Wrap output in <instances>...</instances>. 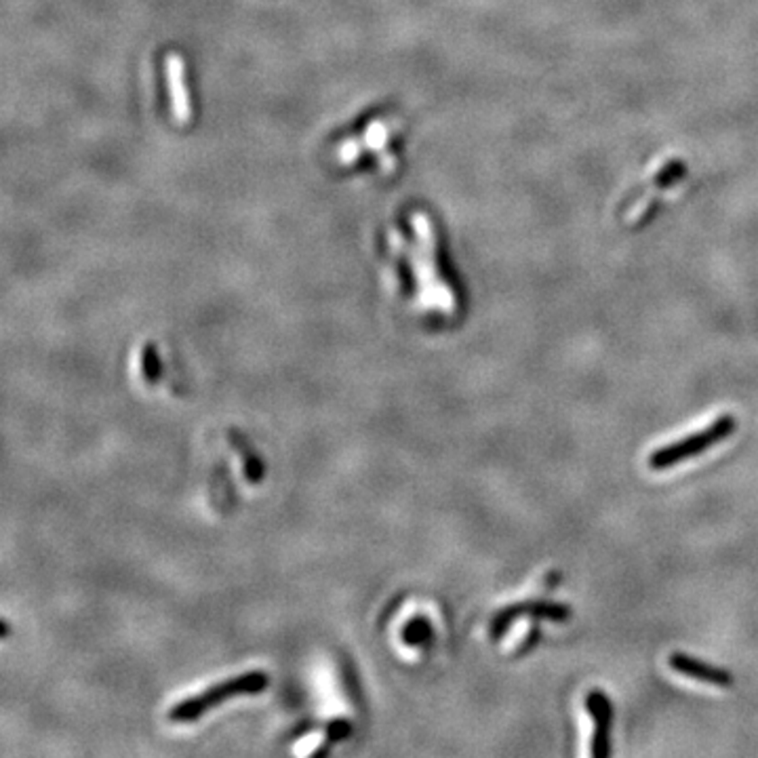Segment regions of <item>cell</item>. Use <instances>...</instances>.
<instances>
[{
    "label": "cell",
    "mask_w": 758,
    "mask_h": 758,
    "mask_svg": "<svg viewBox=\"0 0 758 758\" xmlns=\"http://www.w3.org/2000/svg\"><path fill=\"white\" fill-rule=\"evenodd\" d=\"M411 227L415 245L411 246V268L417 281V295L424 304L439 308V310H453V291L445 281L441 279L439 266H436V236L433 221L426 213L413 211Z\"/></svg>",
    "instance_id": "1"
},
{
    "label": "cell",
    "mask_w": 758,
    "mask_h": 758,
    "mask_svg": "<svg viewBox=\"0 0 758 758\" xmlns=\"http://www.w3.org/2000/svg\"><path fill=\"white\" fill-rule=\"evenodd\" d=\"M268 685V676L263 672H245L243 676H236V679H227L224 682H218V685L205 689V691L194 695V698H188L180 701L171 708L169 718L174 723H188V720H196L202 714L211 710L221 701H227L232 698H240V695H253L262 693Z\"/></svg>",
    "instance_id": "2"
},
{
    "label": "cell",
    "mask_w": 758,
    "mask_h": 758,
    "mask_svg": "<svg viewBox=\"0 0 758 758\" xmlns=\"http://www.w3.org/2000/svg\"><path fill=\"white\" fill-rule=\"evenodd\" d=\"M737 422L733 415H723L718 417L712 426H708L700 433L689 434L679 442H672V445H665L657 451L649 455V468L651 470H668L672 466H679L682 461L698 458L700 453L708 451V449L718 445L720 441L729 439V436L736 433Z\"/></svg>",
    "instance_id": "3"
},
{
    "label": "cell",
    "mask_w": 758,
    "mask_h": 758,
    "mask_svg": "<svg viewBox=\"0 0 758 758\" xmlns=\"http://www.w3.org/2000/svg\"><path fill=\"white\" fill-rule=\"evenodd\" d=\"M519 618L565 621L571 618V609L566 605H560V602H548V601H525V602H519V605L505 607L504 611H499L495 618H493L491 637L493 638L502 637V634L508 630V628L513 626Z\"/></svg>",
    "instance_id": "4"
},
{
    "label": "cell",
    "mask_w": 758,
    "mask_h": 758,
    "mask_svg": "<svg viewBox=\"0 0 758 758\" xmlns=\"http://www.w3.org/2000/svg\"><path fill=\"white\" fill-rule=\"evenodd\" d=\"M165 76L166 89L171 95V112L177 125H188L192 119V103H190V91L186 85V64L182 55L169 53L165 58Z\"/></svg>",
    "instance_id": "5"
},
{
    "label": "cell",
    "mask_w": 758,
    "mask_h": 758,
    "mask_svg": "<svg viewBox=\"0 0 758 758\" xmlns=\"http://www.w3.org/2000/svg\"><path fill=\"white\" fill-rule=\"evenodd\" d=\"M585 710H588V714L594 720L590 754H593L594 758L609 756L611 754V748H609V733H611V720H613L611 701H609L605 693H601L599 689H594V691H590L588 695H585Z\"/></svg>",
    "instance_id": "6"
},
{
    "label": "cell",
    "mask_w": 758,
    "mask_h": 758,
    "mask_svg": "<svg viewBox=\"0 0 758 758\" xmlns=\"http://www.w3.org/2000/svg\"><path fill=\"white\" fill-rule=\"evenodd\" d=\"M668 665L679 674L687 676V679L708 682V685L714 687H729L733 682V676L723 668H717V665L698 662V659L685 655V653H672L668 657Z\"/></svg>",
    "instance_id": "7"
},
{
    "label": "cell",
    "mask_w": 758,
    "mask_h": 758,
    "mask_svg": "<svg viewBox=\"0 0 758 758\" xmlns=\"http://www.w3.org/2000/svg\"><path fill=\"white\" fill-rule=\"evenodd\" d=\"M390 135H392V129L384 119L371 120L367 125L365 133H362V144H365V150H371V152H378V154L386 152L388 141H390Z\"/></svg>",
    "instance_id": "8"
},
{
    "label": "cell",
    "mask_w": 758,
    "mask_h": 758,
    "mask_svg": "<svg viewBox=\"0 0 758 758\" xmlns=\"http://www.w3.org/2000/svg\"><path fill=\"white\" fill-rule=\"evenodd\" d=\"M362 150H365V144H362V139H359V138H348V139H343L340 146H337L335 160L342 166L354 165L356 160H359L362 156Z\"/></svg>",
    "instance_id": "9"
}]
</instances>
